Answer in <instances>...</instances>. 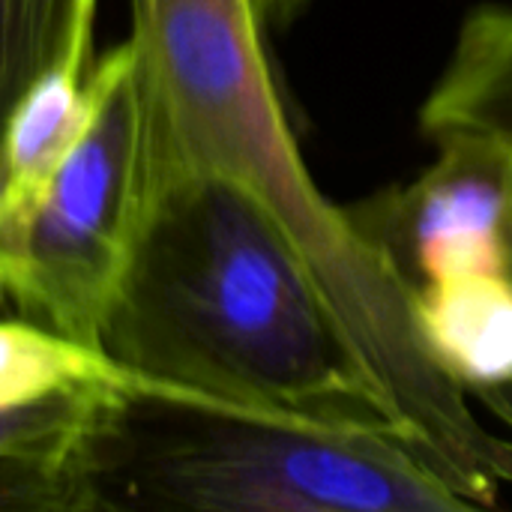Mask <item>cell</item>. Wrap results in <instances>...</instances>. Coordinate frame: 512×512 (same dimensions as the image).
Listing matches in <instances>:
<instances>
[{
  "label": "cell",
  "instance_id": "7a4b0ae2",
  "mask_svg": "<svg viewBox=\"0 0 512 512\" xmlns=\"http://www.w3.org/2000/svg\"><path fill=\"white\" fill-rule=\"evenodd\" d=\"M69 471L81 512L474 510L390 426L246 408L132 375L93 396Z\"/></svg>",
  "mask_w": 512,
  "mask_h": 512
},
{
  "label": "cell",
  "instance_id": "8fae6325",
  "mask_svg": "<svg viewBox=\"0 0 512 512\" xmlns=\"http://www.w3.org/2000/svg\"><path fill=\"white\" fill-rule=\"evenodd\" d=\"M108 384H96V387L75 390V393H60L27 408L3 411L0 414V453H42V450L72 447V438L78 426L84 423L93 396Z\"/></svg>",
  "mask_w": 512,
  "mask_h": 512
},
{
  "label": "cell",
  "instance_id": "7c38bea8",
  "mask_svg": "<svg viewBox=\"0 0 512 512\" xmlns=\"http://www.w3.org/2000/svg\"><path fill=\"white\" fill-rule=\"evenodd\" d=\"M258 9V18L264 21L267 30L273 27H288L306 6L309 0H252Z\"/></svg>",
  "mask_w": 512,
  "mask_h": 512
},
{
  "label": "cell",
  "instance_id": "ba28073f",
  "mask_svg": "<svg viewBox=\"0 0 512 512\" xmlns=\"http://www.w3.org/2000/svg\"><path fill=\"white\" fill-rule=\"evenodd\" d=\"M93 60H66L45 72L15 105L0 147V204L33 198L81 138L90 117Z\"/></svg>",
  "mask_w": 512,
  "mask_h": 512
},
{
  "label": "cell",
  "instance_id": "277c9868",
  "mask_svg": "<svg viewBox=\"0 0 512 512\" xmlns=\"http://www.w3.org/2000/svg\"><path fill=\"white\" fill-rule=\"evenodd\" d=\"M90 117L45 186L0 204V306L102 351L144 210V111L129 42L93 57ZM105 354V351H102Z\"/></svg>",
  "mask_w": 512,
  "mask_h": 512
},
{
  "label": "cell",
  "instance_id": "4fadbf2b",
  "mask_svg": "<svg viewBox=\"0 0 512 512\" xmlns=\"http://www.w3.org/2000/svg\"><path fill=\"white\" fill-rule=\"evenodd\" d=\"M507 261H510V273H512V198H510V213H507ZM504 396L510 399V417H512V384L504 390Z\"/></svg>",
  "mask_w": 512,
  "mask_h": 512
},
{
  "label": "cell",
  "instance_id": "6da1fadb",
  "mask_svg": "<svg viewBox=\"0 0 512 512\" xmlns=\"http://www.w3.org/2000/svg\"><path fill=\"white\" fill-rule=\"evenodd\" d=\"M102 351L165 390L390 426L291 231L222 174L147 198Z\"/></svg>",
  "mask_w": 512,
  "mask_h": 512
},
{
  "label": "cell",
  "instance_id": "5b68a950",
  "mask_svg": "<svg viewBox=\"0 0 512 512\" xmlns=\"http://www.w3.org/2000/svg\"><path fill=\"white\" fill-rule=\"evenodd\" d=\"M438 159L411 183L351 210L408 288L507 270L512 150L489 138L438 141Z\"/></svg>",
  "mask_w": 512,
  "mask_h": 512
},
{
  "label": "cell",
  "instance_id": "3957f363",
  "mask_svg": "<svg viewBox=\"0 0 512 512\" xmlns=\"http://www.w3.org/2000/svg\"><path fill=\"white\" fill-rule=\"evenodd\" d=\"M129 21L147 186L222 174L255 192L288 228H309L327 195L276 93L255 3L129 0Z\"/></svg>",
  "mask_w": 512,
  "mask_h": 512
},
{
  "label": "cell",
  "instance_id": "30bf717a",
  "mask_svg": "<svg viewBox=\"0 0 512 512\" xmlns=\"http://www.w3.org/2000/svg\"><path fill=\"white\" fill-rule=\"evenodd\" d=\"M0 512H81L69 447L0 453Z\"/></svg>",
  "mask_w": 512,
  "mask_h": 512
},
{
  "label": "cell",
  "instance_id": "52a82bcc",
  "mask_svg": "<svg viewBox=\"0 0 512 512\" xmlns=\"http://www.w3.org/2000/svg\"><path fill=\"white\" fill-rule=\"evenodd\" d=\"M420 132L438 144L489 138L512 147V3L474 9L423 99Z\"/></svg>",
  "mask_w": 512,
  "mask_h": 512
},
{
  "label": "cell",
  "instance_id": "9c48e42d",
  "mask_svg": "<svg viewBox=\"0 0 512 512\" xmlns=\"http://www.w3.org/2000/svg\"><path fill=\"white\" fill-rule=\"evenodd\" d=\"M96 0H0V147L21 96L66 60H93Z\"/></svg>",
  "mask_w": 512,
  "mask_h": 512
},
{
  "label": "cell",
  "instance_id": "8992f818",
  "mask_svg": "<svg viewBox=\"0 0 512 512\" xmlns=\"http://www.w3.org/2000/svg\"><path fill=\"white\" fill-rule=\"evenodd\" d=\"M420 339L462 390L504 393L512 384V273L489 270L411 288Z\"/></svg>",
  "mask_w": 512,
  "mask_h": 512
}]
</instances>
